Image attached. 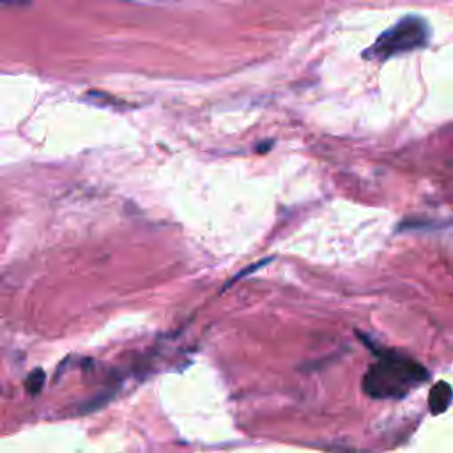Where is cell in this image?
Wrapping results in <instances>:
<instances>
[{"mask_svg":"<svg viewBox=\"0 0 453 453\" xmlns=\"http://www.w3.org/2000/svg\"><path fill=\"white\" fill-rule=\"evenodd\" d=\"M428 379V372L416 359L382 352L363 375V389L372 398H402Z\"/></svg>","mask_w":453,"mask_h":453,"instance_id":"6da1fadb","label":"cell"},{"mask_svg":"<svg viewBox=\"0 0 453 453\" xmlns=\"http://www.w3.org/2000/svg\"><path fill=\"white\" fill-rule=\"evenodd\" d=\"M432 30L425 18L418 14H405L388 30H384L375 42L363 51V58L388 60L396 55L421 50L428 44Z\"/></svg>","mask_w":453,"mask_h":453,"instance_id":"7a4b0ae2","label":"cell"},{"mask_svg":"<svg viewBox=\"0 0 453 453\" xmlns=\"http://www.w3.org/2000/svg\"><path fill=\"white\" fill-rule=\"evenodd\" d=\"M451 398H453L451 386L446 384V382H437V384L430 389V395H428L430 411H432L434 414L444 412V411L448 409V405L451 403Z\"/></svg>","mask_w":453,"mask_h":453,"instance_id":"3957f363","label":"cell"},{"mask_svg":"<svg viewBox=\"0 0 453 453\" xmlns=\"http://www.w3.org/2000/svg\"><path fill=\"white\" fill-rule=\"evenodd\" d=\"M44 382H46V373H44V370L35 368V370H32V372L28 373V377L25 379V388H27V391H28L30 395H37V393H41Z\"/></svg>","mask_w":453,"mask_h":453,"instance_id":"277c9868","label":"cell"}]
</instances>
